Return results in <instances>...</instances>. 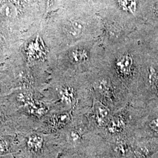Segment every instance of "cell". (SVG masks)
<instances>
[{
  "mask_svg": "<svg viewBox=\"0 0 158 158\" xmlns=\"http://www.w3.org/2000/svg\"><path fill=\"white\" fill-rule=\"evenodd\" d=\"M28 147L35 151H39L43 145V138L38 135H33L29 138L27 141Z\"/></svg>",
  "mask_w": 158,
  "mask_h": 158,
  "instance_id": "52a82bcc",
  "label": "cell"
},
{
  "mask_svg": "<svg viewBox=\"0 0 158 158\" xmlns=\"http://www.w3.org/2000/svg\"><path fill=\"white\" fill-rule=\"evenodd\" d=\"M94 115L96 123L99 127H105L110 119L109 110L100 102L95 105Z\"/></svg>",
  "mask_w": 158,
  "mask_h": 158,
  "instance_id": "277c9868",
  "label": "cell"
},
{
  "mask_svg": "<svg viewBox=\"0 0 158 158\" xmlns=\"http://www.w3.org/2000/svg\"><path fill=\"white\" fill-rule=\"evenodd\" d=\"M72 138L74 140V141H78L80 139V135L78 132L73 131L71 134Z\"/></svg>",
  "mask_w": 158,
  "mask_h": 158,
  "instance_id": "7c38bea8",
  "label": "cell"
},
{
  "mask_svg": "<svg viewBox=\"0 0 158 158\" xmlns=\"http://www.w3.org/2000/svg\"><path fill=\"white\" fill-rule=\"evenodd\" d=\"M105 127L108 134L115 138L121 136L134 135L136 125L132 123L128 114L124 111L110 118Z\"/></svg>",
  "mask_w": 158,
  "mask_h": 158,
  "instance_id": "6da1fadb",
  "label": "cell"
},
{
  "mask_svg": "<svg viewBox=\"0 0 158 158\" xmlns=\"http://www.w3.org/2000/svg\"><path fill=\"white\" fill-rule=\"evenodd\" d=\"M158 151V138L135 137L131 158H149Z\"/></svg>",
  "mask_w": 158,
  "mask_h": 158,
  "instance_id": "7a4b0ae2",
  "label": "cell"
},
{
  "mask_svg": "<svg viewBox=\"0 0 158 158\" xmlns=\"http://www.w3.org/2000/svg\"><path fill=\"white\" fill-rule=\"evenodd\" d=\"M62 97L64 102L70 103L73 100V92L69 89H64L62 91Z\"/></svg>",
  "mask_w": 158,
  "mask_h": 158,
  "instance_id": "8fae6325",
  "label": "cell"
},
{
  "mask_svg": "<svg viewBox=\"0 0 158 158\" xmlns=\"http://www.w3.org/2000/svg\"><path fill=\"white\" fill-rule=\"evenodd\" d=\"M69 115L67 114H62L57 116L54 119L53 123L54 126L60 127V126L65 125L69 122Z\"/></svg>",
  "mask_w": 158,
  "mask_h": 158,
  "instance_id": "9c48e42d",
  "label": "cell"
},
{
  "mask_svg": "<svg viewBox=\"0 0 158 158\" xmlns=\"http://www.w3.org/2000/svg\"><path fill=\"white\" fill-rule=\"evenodd\" d=\"M141 125L136 128L135 130H141V135L138 137L158 138V115L149 119L144 124Z\"/></svg>",
  "mask_w": 158,
  "mask_h": 158,
  "instance_id": "3957f363",
  "label": "cell"
},
{
  "mask_svg": "<svg viewBox=\"0 0 158 158\" xmlns=\"http://www.w3.org/2000/svg\"><path fill=\"white\" fill-rule=\"evenodd\" d=\"M83 28L84 25L83 23L80 22V21H74L72 23L71 31L73 32V35L74 36L80 34Z\"/></svg>",
  "mask_w": 158,
  "mask_h": 158,
  "instance_id": "30bf717a",
  "label": "cell"
},
{
  "mask_svg": "<svg viewBox=\"0 0 158 158\" xmlns=\"http://www.w3.org/2000/svg\"><path fill=\"white\" fill-rule=\"evenodd\" d=\"M96 90L98 91L102 96L108 98L112 99L113 94V91L110 85L106 80H102L98 81L96 84Z\"/></svg>",
  "mask_w": 158,
  "mask_h": 158,
  "instance_id": "8992f818",
  "label": "cell"
},
{
  "mask_svg": "<svg viewBox=\"0 0 158 158\" xmlns=\"http://www.w3.org/2000/svg\"><path fill=\"white\" fill-rule=\"evenodd\" d=\"M156 11L158 13V4H157V6H156Z\"/></svg>",
  "mask_w": 158,
  "mask_h": 158,
  "instance_id": "4fadbf2b",
  "label": "cell"
},
{
  "mask_svg": "<svg viewBox=\"0 0 158 158\" xmlns=\"http://www.w3.org/2000/svg\"><path fill=\"white\" fill-rule=\"evenodd\" d=\"M0 15L6 19H14L18 15L17 7L12 2H4L0 5Z\"/></svg>",
  "mask_w": 158,
  "mask_h": 158,
  "instance_id": "5b68a950",
  "label": "cell"
},
{
  "mask_svg": "<svg viewBox=\"0 0 158 158\" xmlns=\"http://www.w3.org/2000/svg\"><path fill=\"white\" fill-rule=\"evenodd\" d=\"M118 66L122 73L127 74L131 71L132 59L129 56H125L118 62Z\"/></svg>",
  "mask_w": 158,
  "mask_h": 158,
  "instance_id": "ba28073f",
  "label": "cell"
}]
</instances>
